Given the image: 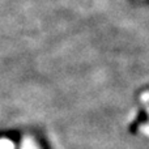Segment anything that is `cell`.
<instances>
[{
  "label": "cell",
  "instance_id": "1",
  "mask_svg": "<svg viewBox=\"0 0 149 149\" xmlns=\"http://www.w3.org/2000/svg\"><path fill=\"white\" fill-rule=\"evenodd\" d=\"M0 149H13V144L10 141H0Z\"/></svg>",
  "mask_w": 149,
  "mask_h": 149
}]
</instances>
